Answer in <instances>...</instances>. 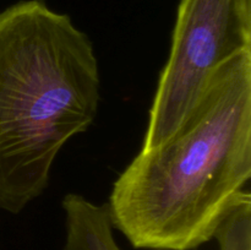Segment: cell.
<instances>
[{
	"instance_id": "cell-2",
	"label": "cell",
	"mask_w": 251,
	"mask_h": 250,
	"mask_svg": "<svg viewBox=\"0 0 251 250\" xmlns=\"http://www.w3.org/2000/svg\"><path fill=\"white\" fill-rule=\"evenodd\" d=\"M100 75L90 37L41 0L0 12V208L48 188L59 152L95 122Z\"/></svg>"
},
{
	"instance_id": "cell-4",
	"label": "cell",
	"mask_w": 251,
	"mask_h": 250,
	"mask_svg": "<svg viewBox=\"0 0 251 250\" xmlns=\"http://www.w3.org/2000/svg\"><path fill=\"white\" fill-rule=\"evenodd\" d=\"M66 238L61 250H122L113 235L107 203L97 205L80 194H68L61 202Z\"/></svg>"
},
{
	"instance_id": "cell-1",
	"label": "cell",
	"mask_w": 251,
	"mask_h": 250,
	"mask_svg": "<svg viewBox=\"0 0 251 250\" xmlns=\"http://www.w3.org/2000/svg\"><path fill=\"white\" fill-rule=\"evenodd\" d=\"M251 176V50L213 73L178 129L140 150L113 184V227L139 249L194 250Z\"/></svg>"
},
{
	"instance_id": "cell-5",
	"label": "cell",
	"mask_w": 251,
	"mask_h": 250,
	"mask_svg": "<svg viewBox=\"0 0 251 250\" xmlns=\"http://www.w3.org/2000/svg\"><path fill=\"white\" fill-rule=\"evenodd\" d=\"M221 250H251V195L243 190L216 229Z\"/></svg>"
},
{
	"instance_id": "cell-3",
	"label": "cell",
	"mask_w": 251,
	"mask_h": 250,
	"mask_svg": "<svg viewBox=\"0 0 251 250\" xmlns=\"http://www.w3.org/2000/svg\"><path fill=\"white\" fill-rule=\"evenodd\" d=\"M245 50H251V0H181L141 150L167 141L213 73Z\"/></svg>"
}]
</instances>
